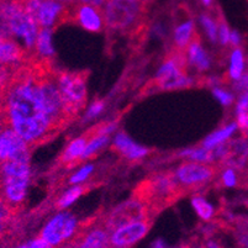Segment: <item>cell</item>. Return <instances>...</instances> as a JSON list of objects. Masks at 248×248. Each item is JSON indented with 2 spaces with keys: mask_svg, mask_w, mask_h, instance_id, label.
Segmentation results:
<instances>
[{
  "mask_svg": "<svg viewBox=\"0 0 248 248\" xmlns=\"http://www.w3.org/2000/svg\"><path fill=\"white\" fill-rule=\"evenodd\" d=\"M32 60L15 71L0 93V127L14 130L31 151L58 135L45 111Z\"/></svg>",
  "mask_w": 248,
  "mask_h": 248,
  "instance_id": "6da1fadb",
  "label": "cell"
},
{
  "mask_svg": "<svg viewBox=\"0 0 248 248\" xmlns=\"http://www.w3.org/2000/svg\"><path fill=\"white\" fill-rule=\"evenodd\" d=\"M184 193L186 190L178 183L174 172H161L142 180L135 188L132 197L143 202L155 216L177 202Z\"/></svg>",
  "mask_w": 248,
  "mask_h": 248,
  "instance_id": "7a4b0ae2",
  "label": "cell"
},
{
  "mask_svg": "<svg viewBox=\"0 0 248 248\" xmlns=\"http://www.w3.org/2000/svg\"><path fill=\"white\" fill-rule=\"evenodd\" d=\"M148 5L141 1L108 0L104 5L105 26L112 31H123L139 35L145 32V17Z\"/></svg>",
  "mask_w": 248,
  "mask_h": 248,
  "instance_id": "3957f363",
  "label": "cell"
},
{
  "mask_svg": "<svg viewBox=\"0 0 248 248\" xmlns=\"http://www.w3.org/2000/svg\"><path fill=\"white\" fill-rule=\"evenodd\" d=\"M29 179L30 162H0V197L16 214L24 207Z\"/></svg>",
  "mask_w": 248,
  "mask_h": 248,
  "instance_id": "277c9868",
  "label": "cell"
},
{
  "mask_svg": "<svg viewBox=\"0 0 248 248\" xmlns=\"http://www.w3.org/2000/svg\"><path fill=\"white\" fill-rule=\"evenodd\" d=\"M21 3L40 29L52 30L71 22L73 4H63L56 0H21Z\"/></svg>",
  "mask_w": 248,
  "mask_h": 248,
  "instance_id": "5b68a950",
  "label": "cell"
},
{
  "mask_svg": "<svg viewBox=\"0 0 248 248\" xmlns=\"http://www.w3.org/2000/svg\"><path fill=\"white\" fill-rule=\"evenodd\" d=\"M88 74L89 73L85 71H57L56 73V79L63 103L74 119L78 116L87 101V80L89 77Z\"/></svg>",
  "mask_w": 248,
  "mask_h": 248,
  "instance_id": "8992f818",
  "label": "cell"
},
{
  "mask_svg": "<svg viewBox=\"0 0 248 248\" xmlns=\"http://www.w3.org/2000/svg\"><path fill=\"white\" fill-rule=\"evenodd\" d=\"M153 217L155 216L150 213L148 207L143 202L132 197L131 199H128L124 204L115 207L114 210L107 216L104 224L110 231V233H112L115 230L121 226L136 222V221L147 220V218L153 220Z\"/></svg>",
  "mask_w": 248,
  "mask_h": 248,
  "instance_id": "52a82bcc",
  "label": "cell"
},
{
  "mask_svg": "<svg viewBox=\"0 0 248 248\" xmlns=\"http://www.w3.org/2000/svg\"><path fill=\"white\" fill-rule=\"evenodd\" d=\"M216 173L217 168L215 166L204 163H183L174 170L178 183L186 191L202 188L210 183Z\"/></svg>",
  "mask_w": 248,
  "mask_h": 248,
  "instance_id": "ba28073f",
  "label": "cell"
},
{
  "mask_svg": "<svg viewBox=\"0 0 248 248\" xmlns=\"http://www.w3.org/2000/svg\"><path fill=\"white\" fill-rule=\"evenodd\" d=\"M77 220L69 213H63L55 216L48 224L44 227L40 233V237L44 238L46 242L56 247L64 241L72 237L77 231Z\"/></svg>",
  "mask_w": 248,
  "mask_h": 248,
  "instance_id": "9c48e42d",
  "label": "cell"
},
{
  "mask_svg": "<svg viewBox=\"0 0 248 248\" xmlns=\"http://www.w3.org/2000/svg\"><path fill=\"white\" fill-rule=\"evenodd\" d=\"M31 148L14 130L5 128L0 134V162H30Z\"/></svg>",
  "mask_w": 248,
  "mask_h": 248,
  "instance_id": "30bf717a",
  "label": "cell"
},
{
  "mask_svg": "<svg viewBox=\"0 0 248 248\" xmlns=\"http://www.w3.org/2000/svg\"><path fill=\"white\" fill-rule=\"evenodd\" d=\"M110 231L105 224H89L68 243L71 248H110Z\"/></svg>",
  "mask_w": 248,
  "mask_h": 248,
  "instance_id": "8fae6325",
  "label": "cell"
},
{
  "mask_svg": "<svg viewBox=\"0 0 248 248\" xmlns=\"http://www.w3.org/2000/svg\"><path fill=\"white\" fill-rule=\"evenodd\" d=\"M152 224V218H147L119 227L110 234V248H130L145 237Z\"/></svg>",
  "mask_w": 248,
  "mask_h": 248,
  "instance_id": "7c38bea8",
  "label": "cell"
},
{
  "mask_svg": "<svg viewBox=\"0 0 248 248\" xmlns=\"http://www.w3.org/2000/svg\"><path fill=\"white\" fill-rule=\"evenodd\" d=\"M71 24H78L85 30L92 32H100L105 26L101 8L84 3H74L72 6Z\"/></svg>",
  "mask_w": 248,
  "mask_h": 248,
  "instance_id": "4fadbf2b",
  "label": "cell"
},
{
  "mask_svg": "<svg viewBox=\"0 0 248 248\" xmlns=\"http://www.w3.org/2000/svg\"><path fill=\"white\" fill-rule=\"evenodd\" d=\"M32 56H30L24 46L17 44L15 40H1L0 38V63L5 66L19 68L28 62Z\"/></svg>",
  "mask_w": 248,
  "mask_h": 248,
  "instance_id": "5bb4252c",
  "label": "cell"
},
{
  "mask_svg": "<svg viewBox=\"0 0 248 248\" xmlns=\"http://www.w3.org/2000/svg\"><path fill=\"white\" fill-rule=\"evenodd\" d=\"M248 157V145L245 140L234 141L221 145V162L232 168H241Z\"/></svg>",
  "mask_w": 248,
  "mask_h": 248,
  "instance_id": "9a60e30c",
  "label": "cell"
},
{
  "mask_svg": "<svg viewBox=\"0 0 248 248\" xmlns=\"http://www.w3.org/2000/svg\"><path fill=\"white\" fill-rule=\"evenodd\" d=\"M114 148L128 159H139L147 155L148 152L146 148L134 143L125 134L117 135L116 139H115Z\"/></svg>",
  "mask_w": 248,
  "mask_h": 248,
  "instance_id": "2e32d148",
  "label": "cell"
},
{
  "mask_svg": "<svg viewBox=\"0 0 248 248\" xmlns=\"http://www.w3.org/2000/svg\"><path fill=\"white\" fill-rule=\"evenodd\" d=\"M186 52H188L189 61H190L199 71H205V69H207V67H209V58H207L206 53H205L204 49L200 46V37L199 35H198V32L194 33L193 38H191V41L189 42Z\"/></svg>",
  "mask_w": 248,
  "mask_h": 248,
  "instance_id": "e0dca14e",
  "label": "cell"
},
{
  "mask_svg": "<svg viewBox=\"0 0 248 248\" xmlns=\"http://www.w3.org/2000/svg\"><path fill=\"white\" fill-rule=\"evenodd\" d=\"M194 33H195V28H194L193 20H186V21L182 22L179 26H177L174 31L175 48L186 52Z\"/></svg>",
  "mask_w": 248,
  "mask_h": 248,
  "instance_id": "ac0fdd59",
  "label": "cell"
},
{
  "mask_svg": "<svg viewBox=\"0 0 248 248\" xmlns=\"http://www.w3.org/2000/svg\"><path fill=\"white\" fill-rule=\"evenodd\" d=\"M51 29H40L36 40L35 55L41 58H51L53 56V47L51 44Z\"/></svg>",
  "mask_w": 248,
  "mask_h": 248,
  "instance_id": "d6986e66",
  "label": "cell"
},
{
  "mask_svg": "<svg viewBox=\"0 0 248 248\" xmlns=\"http://www.w3.org/2000/svg\"><path fill=\"white\" fill-rule=\"evenodd\" d=\"M236 127H237L236 124H230L229 126H225V127H222L221 130H218V131L214 132L210 136L206 137L204 143H202V146H204L205 148H214L216 147V146H220V143L226 141V140L233 134Z\"/></svg>",
  "mask_w": 248,
  "mask_h": 248,
  "instance_id": "ffe728a7",
  "label": "cell"
},
{
  "mask_svg": "<svg viewBox=\"0 0 248 248\" xmlns=\"http://www.w3.org/2000/svg\"><path fill=\"white\" fill-rule=\"evenodd\" d=\"M15 216H16V213L0 197V238L6 233Z\"/></svg>",
  "mask_w": 248,
  "mask_h": 248,
  "instance_id": "44dd1931",
  "label": "cell"
},
{
  "mask_svg": "<svg viewBox=\"0 0 248 248\" xmlns=\"http://www.w3.org/2000/svg\"><path fill=\"white\" fill-rule=\"evenodd\" d=\"M108 140H109L108 139V135H101V136H96L93 140H90V142L87 145V147H85L84 152H83L82 157H80V161L90 158L92 155H95L101 147L107 145Z\"/></svg>",
  "mask_w": 248,
  "mask_h": 248,
  "instance_id": "7402d4cb",
  "label": "cell"
},
{
  "mask_svg": "<svg viewBox=\"0 0 248 248\" xmlns=\"http://www.w3.org/2000/svg\"><path fill=\"white\" fill-rule=\"evenodd\" d=\"M84 191H87V186H74V188H72L71 190L67 191V193L64 194L60 200H58L56 207H57V209H64V207L69 206V205H71L73 202H76V200L78 199L83 193H84Z\"/></svg>",
  "mask_w": 248,
  "mask_h": 248,
  "instance_id": "603a6c76",
  "label": "cell"
},
{
  "mask_svg": "<svg viewBox=\"0 0 248 248\" xmlns=\"http://www.w3.org/2000/svg\"><path fill=\"white\" fill-rule=\"evenodd\" d=\"M243 72V55L241 49H234L231 56V67H230V77L238 80L242 77Z\"/></svg>",
  "mask_w": 248,
  "mask_h": 248,
  "instance_id": "cb8c5ba5",
  "label": "cell"
},
{
  "mask_svg": "<svg viewBox=\"0 0 248 248\" xmlns=\"http://www.w3.org/2000/svg\"><path fill=\"white\" fill-rule=\"evenodd\" d=\"M193 206L195 209V211L198 213V215L202 218V220H210L211 216L214 214V209L206 200H204L202 198L197 197L193 199Z\"/></svg>",
  "mask_w": 248,
  "mask_h": 248,
  "instance_id": "d4e9b609",
  "label": "cell"
},
{
  "mask_svg": "<svg viewBox=\"0 0 248 248\" xmlns=\"http://www.w3.org/2000/svg\"><path fill=\"white\" fill-rule=\"evenodd\" d=\"M17 68H13V67L5 66V64H1L0 63V93L3 92L6 88V85L9 84L10 79L14 76L15 71Z\"/></svg>",
  "mask_w": 248,
  "mask_h": 248,
  "instance_id": "484cf974",
  "label": "cell"
},
{
  "mask_svg": "<svg viewBox=\"0 0 248 248\" xmlns=\"http://www.w3.org/2000/svg\"><path fill=\"white\" fill-rule=\"evenodd\" d=\"M202 25L205 26V29H206L207 35L210 36L211 41H216V38H217V25L214 21V19H211V17L207 16V15H202Z\"/></svg>",
  "mask_w": 248,
  "mask_h": 248,
  "instance_id": "4316f807",
  "label": "cell"
},
{
  "mask_svg": "<svg viewBox=\"0 0 248 248\" xmlns=\"http://www.w3.org/2000/svg\"><path fill=\"white\" fill-rule=\"evenodd\" d=\"M217 36L220 38V41L222 45H227L230 41V36L231 32L229 31V26H227L226 22L222 20L221 15L218 16V25H217Z\"/></svg>",
  "mask_w": 248,
  "mask_h": 248,
  "instance_id": "83f0119b",
  "label": "cell"
},
{
  "mask_svg": "<svg viewBox=\"0 0 248 248\" xmlns=\"http://www.w3.org/2000/svg\"><path fill=\"white\" fill-rule=\"evenodd\" d=\"M16 248H55L53 246L49 245L48 242L44 240L41 237H37L32 241H29V242L24 243V245L19 246Z\"/></svg>",
  "mask_w": 248,
  "mask_h": 248,
  "instance_id": "f1b7e54d",
  "label": "cell"
},
{
  "mask_svg": "<svg viewBox=\"0 0 248 248\" xmlns=\"http://www.w3.org/2000/svg\"><path fill=\"white\" fill-rule=\"evenodd\" d=\"M92 170H93V166L83 167L79 172L76 173V174L71 178V183L72 184H77V183L83 182V180H85L88 177H89V174L92 173Z\"/></svg>",
  "mask_w": 248,
  "mask_h": 248,
  "instance_id": "f546056e",
  "label": "cell"
},
{
  "mask_svg": "<svg viewBox=\"0 0 248 248\" xmlns=\"http://www.w3.org/2000/svg\"><path fill=\"white\" fill-rule=\"evenodd\" d=\"M222 182L226 186H236L237 183V178H236V174H234V170L232 168L225 170L224 175H222Z\"/></svg>",
  "mask_w": 248,
  "mask_h": 248,
  "instance_id": "4dcf8cb0",
  "label": "cell"
},
{
  "mask_svg": "<svg viewBox=\"0 0 248 248\" xmlns=\"http://www.w3.org/2000/svg\"><path fill=\"white\" fill-rule=\"evenodd\" d=\"M214 94H215L216 98L224 104V105H230V104L233 101V96H232L231 94L227 93V92H225V90L214 89Z\"/></svg>",
  "mask_w": 248,
  "mask_h": 248,
  "instance_id": "1f68e13d",
  "label": "cell"
},
{
  "mask_svg": "<svg viewBox=\"0 0 248 248\" xmlns=\"http://www.w3.org/2000/svg\"><path fill=\"white\" fill-rule=\"evenodd\" d=\"M103 108H104V101H100V100L95 101V103L89 108V110H88L87 119H92V117L96 116V115L103 110Z\"/></svg>",
  "mask_w": 248,
  "mask_h": 248,
  "instance_id": "d6a6232c",
  "label": "cell"
},
{
  "mask_svg": "<svg viewBox=\"0 0 248 248\" xmlns=\"http://www.w3.org/2000/svg\"><path fill=\"white\" fill-rule=\"evenodd\" d=\"M245 112H248V92L243 93L237 105V114L240 115L245 114Z\"/></svg>",
  "mask_w": 248,
  "mask_h": 248,
  "instance_id": "836d02e7",
  "label": "cell"
},
{
  "mask_svg": "<svg viewBox=\"0 0 248 248\" xmlns=\"http://www.w3.org/2000/svg\"><path fill=\"white\" fill-rule=\"evenodd\" d=\"M238 126L242 128V131L248 135V112L238 115Z\"/></svg>",
  "mask_w": 248,
  "mask_h": 248,
  "instance_id": "e575fe53",
  "label": "cell"
},
{
  "mask_svg": "<svg viewBox=\"0 0 248 248\" xmlns=\"http://www.w3.org/2000/svg\"><path fill=\"white\" fill-rule=\"evenodd\" d=\"M236 85H237L236 88H237L238 90H245V92H247L248 90V73L243 74V77H241Z\"/></svg>",
  "mask_w": 248,
  "mask_h": 248,
  "instance_id": "d590c367",
  "label": "cell"
},
{
  "mask_svg": "<svg viewBox=\"0 0 248 248\" xmlns=\"http://www.w3.org/2000/svg\"><path fill=\"white\" fill-rule=\"evenodd\" d=\"M108 0H79V3H84V4H90V5L98 6V8H101V6L105 5Z\"/></svg>",
  "mask_w": 248,
  "mask_h": 248,
  "instance_id": "8d00e7d4",
  "label": "cell"
},
{
  "mask_svg": "<svg viewBox=\"0 0 248 248\" xmlns=\"http://www.w3.org/2000/svg\"><path fill=\"white\" fill-rule=\"evenodd\" d=\"M230 41H231L234 46L240 45L241 37H240V35H238L237 31H233V32H231V36H230Z\"/></svg>",
  "mask_w": 248,
  "mask_h": 248,
  "instance_id": "74e56055",
  "label": "cell"
},
{
  "mask_svg": "<svg viewBox=\"0 0 248 248\" xmlns=\"http://www.w3.org/2000/svg\"><path fill=\"white\" fill-rule=\"evenodd\" d=\"M56 1H60V3H63V4H74L77 3L78 0H56Z\"/></svg>",
  "mask_w": 248,
  "mask_h": 248,
  "instance_id": "f35d334b",
  "label": "cell"
},
{
  "mask_svg": "<svg viewBox=\"0 0 248 248\" xmlns=\"http://www.w3.org/2000/svg\"><path fill=\"white\" fill-rule=\"evenodd\" d=\"M202 4H204V5L211 6V4H213L214 0H202Z\"/></svg>",
  "mask_w": 248,
  "mask_h": 248,
  "instance_id": "ab89813d",
  "label": "cell"
},
{
  "mask_svg": "<svg viewBox=\"0 0 248 248\" xmlns=\"http://www.w3.org/2000/svg\"><path fill=\"white\" fill-rule=\"evenodd\" d=\"M209 248H220V247H217V246L214 245V243H210V246H209Z\"/></svg>",
  "mask_w": 248,
  "mask_h": 248,
  "instance_id": "60d3db41",
  "label": "cell"
},
{
  "mask_svg": "<svg viewBox=\"0 0 248 248\" xmlns=\"http://www.w3.org/2000/svg\"><path fill=\"white\" fill-rule=\"evenodd\" d=\"M127 1H141V0H127Z\"/></svg>",
  "mask_w": 248,
  "mask_h": 248,
  "instance_id": "b9f144b4",
  "label": "cell"
},
{
  "mask_svg": "<svg viewBox=\"0 0 248 248\" xmlns=\"http://www.w3.org/2000/svg\"><path fill=\"white\" fill-rule=\"evenodd\" d=\"M178 248H189V247H186V246H182V247H178Z\"/></svg>",
  "mask_w": 248,
  "mask_h": 248,
  "instance_id": "7bdbcfd3",
  "label": "cell"
},
{
  "mask_svg": "<svg viewBox=\"0 0 248 248\" xmlns=\"http://www.w3.org/2000/svg\"><path fill=\"white\" fill-rule=\"evenodd\" d=\"M1 131H3V130H1V127H0V134H1Z\"/></svg>",
  "mask_w": 248,
  "mask_h": 248,
  "instance_id": "ee69618b",
  "label": "cell"
},
{
  "mask_svg": "<svg viewBox=\"0 0 248 248\" xmlns=\"http://www.w3.org/2000/svg\"><path fill=\"white\" fill-rule=\"evenodd\" d=\"M0 1H1V0H0Z\"/></svg>",
  "mask_w": 248,
  "mask_h": 248,
  "instance_id": "f6af8a7d",
  "label": "cell"
}]
</instances>
